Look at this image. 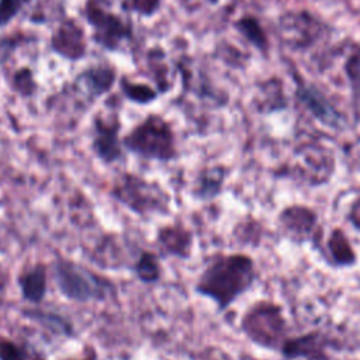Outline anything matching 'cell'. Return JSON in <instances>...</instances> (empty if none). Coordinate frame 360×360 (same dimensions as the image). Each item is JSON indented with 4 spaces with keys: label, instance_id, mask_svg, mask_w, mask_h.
<instances>
[{
    "label": "cell",
    "instance_id": "cell-12",
    "mask_svg": "<svg viewBox=\"0 0 360 360\" xmlns=\"http://www.w3.org/2000/svg\"><path fill=\"white\" fill-rule=\"evenodd\" d=\"M115 76V70L111 66L97 65L77 75L76 84L86 94L91 97H100L114 86Z\"/></svg>",
    "mask_w": 360,
    "mask_h": 360
},
{
    "label": "cell",
    "instance_id": "cell-24",
    "mask_svg": "<svg viewBox=\"0 0 360 360\" xmlns=\"http://www.w3.org/2000/svg\"><path fill=\"white\" fill-rule=\"evenodd\" d=\"M59 360H98V353L93 346H86L83 349V354L79 357H65Z\"/></svg>",
    "mask_w": 360,
    "mask_h": 360
},
{
    "label": "cell",
    "instance_id": "cell-8",
    "mask_svg": "<svg viewBox=\"0 0 360 360\" xmlns=\"http://www.w3.org/2000/svg\"><path fill=\"white\" fill-rule=\"evenodd\" d=\"M153 245L162 257L188 260L194 252V232L181 221H173L158 226Z\"/></svg>",
    "mask_w": 360,
    "mask_h": 360
},
{
    "label": "cell",
    "instance_id": "cell-23",
    "mask_svg": "<svg viewBox=\"0 0 360 360\" xmlns=\"http://www.w3.org/2000/svg\"><path fill=\"white\" fill-rule=\"evenodd\" d=\"M346 72H347V76L352 82L354 91L360 96V48L347 60Z\"/></svg>",
    "mask_w": 360,
    "mask_h": 360
},
{
    "label": "cell",
    "instance_id": "cell-11",
    "mask_svg": "<svg viewBox=\"0 0 360 360\" xmlns=\"http://www.w3.org/2000/svg\"><path fill=\"white\" fill-rule=\"evenodd\" d=\"M226 173V169L221 165L207 166L198 170L190 188L191 197L197 201H211L217 198L222 193Z\"/></svg>",
    "mask_w": 360,
    "mask_h": 360
},
{
    "label": "cell",
    "instance_id": "cell-2",
    "mask_svg": "<svg viewBox=\"0 0 360 360\" xmlns=\"http://www.w3.org/2000/svg\"><path fill=\"white\" fill-rule=\"evenodd\" d=\"M49 269L55 288L70 302H105L117 294V285L111 278L75 259L56 255Z\"/></svg>",
    "mask_w": 360,
    "mask_h": 360
},
{
    "label": "cell",
    "instance_id": "cell-25",
    "mask_svg": "<svg viewBox=\"0 0 360 360\" xmlns=\"http://www.w3.org/2000/svg\"><path fill=\"white\" fill-rule=\"evenodd\" d=\"M3 250H4V245H3V240H1V238H0V255L3 253Z\"/></svg>",
    "mask_w": 360,
    "mask_h": 360
},
{
    "label": "cell",
    "instance_id": "cell-14",
    "mask_svg": "<svg viewBox=\"0 0 360 360\" xmlns=\"http://www.w3.org/2000/svg\"><path fill=\"white\" fill-rule=\"evenodd\" d=\"M22 314L31 319L32 322H37L44 329L49 330V333L62 336V338H76L77 332L75 325L68 319L66 316L53 312V311H42V308L32 307V308H24Z\"/></svg>",
    "mask_w": 360,
    "mask_h": 360
},
{
    "label": "cell",
    "instance_id": "cell-19",
    "mask_svg": "<svg viewBox=\"0 0 360 360\" xmlns=\"http://www.w3.org/2000/svg\"><path fill=\"white\" fill-rule=\"evenodd\" d=\"M236 27L256 46H264V44H266L264 35H263V31L256 20H253L250 17L242 18L236 22Z\"/></svg>",
    "mask_w": 360,
    "mask_h": 360
},
{
    "label": "cell",
    "instance_id": "cell-18",
    "mask_svg": "<svg viewBox=\"0 0 360 360\" xmlns=\"http://www.w3.org/2000/svg\"><path fill=\"white\" fill-rule=\"evenodd\" d=\"M120 86H121L122 93L125 94V97L135 104L146 105V104L153 103L158 97V93L150 86H148L145 83L129 82L127 77H122L120 80Z\"/></svg>",
    "mask_w": 360,
    "mask_h": 360
},
{
    "label": "cell",
    "instance_id": "cell-6",
    "mask_svg": "<svg viewBox=\"0 0 360 360\" xmlns=\"http://www.w3.org/2000/svg\"><path fill=\"white\" fill-rule=\"evenodd\" d=\"M240 328L256 345L276 347L284 333V319L278 308L256 304L243 315Z\"/></svg>",
    "mask_w": 360,
    "mask_h": 360
},
{
    "label": "cell",
    "instance_id": "cell-22",
    "mask_svg": "<svg viewBox=\"0 0 360 360\" xmlns=\"http://www.w3.org/2000/svg\"><path fill=\"white\" fill-rule=\"evenodd\" d=\"M28 3V0H0V27L7 25Z\"/></svg>",
    "mask_w": 360,
    "mask_h": 360
},
{
    "label": "cell",
    "instance_id": "cell-5",
    "mask_svg": "<svg viewBox=\"0 0 360 360\" xmlns=\"http://www.w3.org/2000/svg\"><path fill=\"white\" fill-rule=\"evenodd\" d=\"M84 17L93 28V39L107 51H117L132 38V25L111 8L110 0H87Z\"/></svg>",
    "mask_w": 360,
    "mask_h": 360
},
{
    "label": "cell",
    "instance_id": "cell-26",
    "mask_svg": "<svg viewBox=\"0 0 360 360\" xmlns=\"http://www.w3.org/2000/svg\"><path fill=\"white\" fill-rule=\"evenodd\" d=\"M0 204H1V200H0Z\"/></svg>",
    "mask_w": 360,
    "mask_h": 360
},
{
    "label": "cell",
    "instance_id": "cell-9",
    "mask_svg": "<svg viewBox=\"0 0 360 360\" xmlns=\"http://www.w3.org/2000/svg\"><path fill=\"white\" fill-rule=\"evenodd\" d=\"M49 274V264L42 260L22 264L15 277L21 300L31 307H41L48 294Z\"/></svg>",
    "mask_w": 360,
    "mask_h": 360
},
{
    "label": "cell",
    "instance_id": "cell-17",
    "mask_svg": "<svg viewBox=\"0 0 360 360\" xmlns=\"http://www.w3.org/2000/svg\"><path fill=\"white\" fill-rule=\"evenodd\" d=\"M280 218L284 228L297 238H305L315 224L314 212L302 207H290L283 211Z\"/></svg>",
    "mask_w": 360,
    "mask_h": 360
},
{
    "label": "cell",
    "instance_id": "cell-7",
    "mask_svg": "<svg viewBox=\"0 0 360 360\" xmlns=\"http://www.w3.org/2000/svg\"><path fill=\"white\" fill-rule=\"evenodd\" d=\"M120 131L121 122L117 115H96L93 118L90 149L94 158L105 166L115 165L124 159L125 149Z\"/></svg>",
    "mask_w": 360,
    "mask_h": 360
},
{
    "label": "cell",
    "instance_id": "cell-10",
    "mask_svg": "<svg viewBox=\"0 0 360 360\" xmlns=\"http://www.w3.org/2000/svg\"><path fill=\"white\" fill-rule=\"evenodd\" d=\"M51 48L58 55L70 59L79 60L86 55V38L82 27L73 21L66 20L59 24L51 38Z\"/></svg>",
    "mask_w": 360,
    "mask_h": 360
},
{
    "label": "cell",
    "instance_id": "cell-1",
    "mask_svg": "<svg viewBox=\"0 0 360 360\" xmlns=\"http://www.w3.org/2000/svg\"><path fill=\"white\" fill-rule=\"evenodd\" d=\"M255 281L253 260L240 253H215L200 271L194 292L208 298L219 312L231 307Z\"/></svg>",
    "mask_w": 360,
    "mask_h": 360
},
{
    "label": "cell",
    "instance_id": "cell-16",
    "mask_svg": "<svg viewBox=\"0 0 360 360\" xmlns=\"http://www.w3.org/2000/svg\"><path fill=\"white\" fill-rule=\"evenodd\" d=\"M0 360H48L31 342L0 335Z\"/></svg>",
    "mask_w": 360,
    "mask_h": 360
},
{
    "label": "cell",
    "instance_id": "cell-20",
    "mask_svg": "<svg viewBox=\"0 0 360 360\" xmlns=\"http://www.w3.org/2000/svg\"><path fill=\"white\" fill-rule=\"evenodd\" d=\"M13 83H14L15 91H18L24 97H28V96L34 94V91L37 89L34 75H32L31 69H28V68H22V69L17 70L15 75H14Z\"/></svg>",
    "mask_w": 360,
    "mask_h": 360
},
{
    "label": "cell",
    "instance_id": "cell-15",
    "mask_svg": "<svg viewBox=\"0 0 360 360\" xmlns=\"http://www.w3.org/2000/svg\"><path fill=\"white\" fill-rule=\"evenodd\" d=\"M285 360H328L315 335H307L287 342L283 346Z\"/></svg>",
    "mask_w": 360,
    "mask_h": 360
},
{
    "label": "cell",
    "instance_id": "cell-13",
    "mask_svg": "<svg viewBox=\"0 0 360 360\" xmlns=\"http://www.w3.org/2000/svg\"><path fill=\"white\" fill-rule=\"evenodd\" d=\"M132 276L145 285H153L163 277L162 256L152 249H141L129 264Z\"/></svg>",
    "mask_w": 360,
    "mask_h": 360
},
{
    "label": "cell",
    "instance_id": "cell-4",
    "mask_svg": "<svg viewBox=\"0 0 360 360\" xmlns=\"http://www.w3.org/2000/svg\"><path fill=\"white\" fill-rule=\"evenodd\" d=\"M125 152L148 162L170 163L180 158L172 124L159 114H149L122 135Z\"/></svg>",
    "mask_w": 360,
    "mask_h": 360
},
{
    "label": "cell",
    "instance_id": "cell-3",
    "mask_svg": "<svg viewBox=\"0 0 360 360\" xmlns=\"http://www.w3.org/2000/svg\"><path fill=\"white\" fill-rule=\"evenodd\" d=\"M108 197L131 214L149 219L165 217L172 211L170 193L156 180L135 172H121L110 183Z\"/></svg>",
    "mask_w": 360,
    "mask_h": 360
},
{
    "label": "cell",
    "instance_id": "cell-21",
    "mask_svg": "<svg viewBox=\"0 0 360 360\" xmlns=\"http://www.w3.org/2000/svg\"><path fill=\"white\" fill-rule=\"evenodd\" d=\"M162 4V0H125L122 7L128 11L138 13L143 17H150L155 14Z\"/></svg>",
    "mask_w": 360,
    "mask_h": 360
}]
</instances>
